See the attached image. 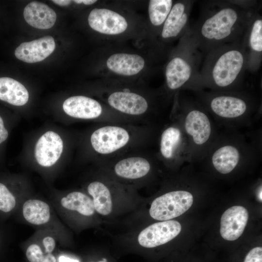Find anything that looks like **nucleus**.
<instances>
[{
	"mask_svg": "<svg viewBox=\"0 0 262 262\" xmlns=\"http://www.w3.org/2000/svg\"><path fill=\"white\" fill-rule=\"evenodd\" d=\"M87 191L92 197L95 211L103 216L110 214L113 209L111 194L108 187L102 182L95 181L87 187Z\"/></svg>",
	"mask_w": 262,
	"mask_h": 262,
	"instance_id": "nucleus-21",
	"label": "nucleus"
},
{
	"mask_svg": "<svg viewBox=\"0 0 262 262\" xmlns=\"http://www.w3.org/2000/svg\"><path fill=\"white\" fill-rule=\"evenodd\" d=\"M181 225L176 220L162 221L142 229L137 236L139 246L152 249L167 243L180 233Z\"/></svg>",
	"mask_w": 262,
	"mask_h": 262,
	"instance_id": "nucleus-8",
	"label": "nucleus"
},
{
	"mask_svg": "<svg viewBox=\"0 0 262 262\" xmlns=\"http://www.w3.org/2000/svg\"><path fill=\"white\" fill-rule=\"evenodd\" d=\"M174 1L172 0H150L148 3V15L150 24L157 33L167 17Z\"/></svg>",
	"mask_w": 262,
	"mask_h": 262,
	"instance_id": "nucleus-25",
	"label": "nucleus"
},
{
	"mask_svg": "<svg viewBox=\"0 0 262 262\" xmlns=\"http://www.w3.org/2000/svg\"><path fill=\"white\" fill-rule=\"evenodd\" d=\"M151 165L146 159L130 157L119 161L114 166V172L118 177L128 180H136L146 176Z\"/></svg>",
	"mask_w": 262,
	"mask_h": 262,
	"instance_id": "nucleus-19",
	"label": "nucleus"
},
{
	"mask_svg": "<svg viewBox=\"0 0 262 262\" xmlns=\"http://www.w3.org/2000/svg\"><path fill=\"white\" fill-rule=\"evenodd\" d=\"M8 136V131L4 126L2 118L0 116V144L5 141Z\"/></svg>",
	"mask_w": 262,
	"mask_h": 262,
	"instance_id": "nucleus-31",
	"label": "nucleus"
},
{
	"mask_svg": "<svg viewBox=\"0 0 262 262\" xmlns=\"http://www.w3.org/2000/svg\"><path fill=\"white\" fill-rule=\"evenodd\" d=\"M55 43L53 38L46 36L21 43L15 51L16 57L28 63L43 61L54 51Z\"/></svg>",
	"mask_w": 262,
	"mask_h": 262,
	"instance_id": "nucleus-13",
	"label": "nucleus"
},
{
	"mask_svg": "<svg viewBox=\"0 0 262 262\" xmlns=\"http://www.w3.org/2000/svg\"><path fill=\"white\" fill-rule=\"evenodd\" d=\"M243 262H262V248L256 246L252 248L245 256Z\"/></svg>",
	"mask_w": 262,
	"mask_h": 262,
	"instance_id": "nucleus-29",
	"label": "nucleus"
},
{
	"mask_svg": "<svg viewBox=\"0 0 262 262\" xmlns=\"http://www.w3.org/2000/svg\"><path fill=\"white\" fill-rule=\"evenodd\" d=\"M107 102L114 109L128 115H141L148 108V103L145 97L130 91L113 92L109 94Z\"/></svg>",
	"mask_w": 262,
	"mask_h": 262,
	"instance_id": "nucleus-12",
	"label": "nucleus"
},
{
	"mask_svg": "<svg viewBox=\"0 0 262 262\" xmlns=\"http://www.w3.org/2000/svg\"><path fill=\"white\" fill-rule=\"evenodd\" d=\"M88 22L93 30L109 36L123 33L129 27L128 21L125 16L105 8L93 9L88 16Z\"/></svg>",
	"mask_w": 262,
	"mask_h": 262,
	"instance_id": "nucleus-9",
	"label": "nucleus"
},
{
	"mask_svg": "<svg viewBox=\"0 0 262 262\" xmlns=\"http://www.w3.org/2000/svg\"><path fill=\"white\" fill-rule=\"evenodd\" d=\"M62 206L69 210L77 211L84 216H91L95 211L92 198L80 192H73L63 197Z\"/></svg>",
	"mask_w": 262,
	"mask_h": 262,
	"instance_id": "nucleus-24",
	"label": "nucleus"
},
{
	"mask_svg": "<svg viewBox=\"0 0 262 262\" xmlns=\"http://www.w3.org/2000/svg\"><path fill=\"white\" fill-rule=\"evenodd\" d=\"M89 262H111L106 258L103 257L96 261H91Z\"/></svg>",
	"mask_w": 262,
	"mask_h": 262,
	"instance_id": "nucleus-34",
	"label": "nucleus"
},
{
	"mask_svg": "<svg viewBox=\"0 0 262 262\" xmlns=\"http://www.w3.org/2000/svg\"><path fill=\"white\" fill-rule=\"evenodd\" d=\"M246 70L242 40L218 47L205 55L200 73V84L229 88L241 82Z\"/></svg>",
	"mask_w": 262,
	"mask_h": 262,
	"instance_id": "nucleus-2",
	"label": "nucleus"
},
{
	"mask_svg": "<svg viewBox=\"0 0 262 262\" xmlns=\"http://www.w3.org/2000/svg\"><path fill=\"white\" fill-rule=\"evenodd\" d=\"M256 1L206 0L202 2L198 20L189 31L203 55L227 44L243 39Z\"/></svg>",
	"mask_w": 262,
	"mask_h": 262,
	"instance_id": "nucleus-1",
	"label": "nucleus"
},
{
	"mask_svg": "<svg viewBox=\"0 0 262 262\" xmlns=\"http://www.w3.org/2000/svg\"><path fill=\"white\" fill-rule=\"evenodd\" d=\"M186 132L197 145H202L209 139L211 133L210 121L203 112L194 109L187 114L184 123Z\"/></svg>",
	"mask_w": 262,
	"mask_h": 262,
	"instance_id": "nucleus-18",
	"label": "nucleus"
},
{
	"mask_svg": "<svg viewBox=\"0 0 262 262\" xmlns=\"http://www.w3.org/2000/svg\"><path fill=\"white\" fill-rule=\"evenodd\" d=\"M0 99L15 106L25 105L29 99V93L18 81L9 77L0 78Z\"/></svg>",
	"mask_w": 262,
	"mask_h": 262,
	"instance_id": "nucleus-20",
	"label": "nucleus"
},
{
	"mask_svg": "<svg viewBox=\"0 0 262 262\" xmlns=\"http://www.w3.org/2000/svg\"><path fill=\"white\" fill-rule=\"evenodd\" d=\"M59 262H80L77 259L70 258L65 256H61L59 257Z\"/></svg>",
	"mask_w": 262,
	"mask_h": 262,
	"instance_id": "nucleus-32",
	"label": "nucleus"
},
{
	"mask_svg": "<svg viewBox=\"0 0 262 262\" xmlns=\"http://www.w3.org/2000/svg\"><path fill=\"white\" fill-rule=\"evenodd\" d=\"M22 213L24 218L34 225H42L49 221L50 209L46 202L37 199H30L23 205Z\"/></svg>",
	"mask_w": 262,
	"mask_h": 262,
	"instance_id": "nucleus-23",
	"label": "nucleus"
},
{
	"mask_svg": "<svg viewBox=\"0 0 262 262\" xmlns=\"http://www.w3.org/2000/svg\"><path fill=\"white\" fill-rule=\"evenodd\" d=\"M193 203V195L189 192L171 191L156 198L151 204L149 213L154 219L169 220L186 212Z\"/></svg>",
	"mask_w": 262,
	"mask_h": 262,
	"instance_id": "nucleus-4",
	"label": "nucleus"
},
{
	"mask_svg": "<svg viewBox=\"0 0 262 262\" xmlns=\"http://www.w3.org/2000/svg\"><path fill=\"white\" fill-rule=\"evenodd\" d=\"M16 205L15 196L8 187L0 182V212L9 213L14 210Z\"/></svg>",
	"mask_w": 262,
	"mask_h": 262,
	"instance_id": "nucleus-27",
	"label": "nucleus"
},
{
	"mask_svg": "<svg viewBox=\"0 0 262 262\" xmlns=\"http://www.w3.org/2000/svg\"><path fill=\"white\" fill-rule=\"evenodd\" d=\"M23 15L26 21L31 26L39 29H48L55 23L56 14L47 5L32 1L25 7Z\"/></svg>",
	"mask_w": 262,
	"mask_h": 262,
	"instance_id": "nucleus-17",
	"label": "nucleus"
},
{
	"mask_svg": "<svg viewBox=\"0 0 262 262\" xmlns=\"http://www.w3.org/2000/svg\"><path fill=\"white\" fill-rule=\"evenodd\" d=\"M203 56L193 39L189 28L171 52L165 66L167 88L174 91L191 83L200 84Z\"/></svg>",
	"mask_w": 262,
	"mask_h": 262,
	"instance_id": "nucleus-3",
	"label": "nucleus"
},
{
	"mask_svg": "<svg viewBox=\"0 0 262 262\" xmlns=\"http://www.w3.org/2000/svg\"><path fill=\"white\" fill-rule=\"evenodd\" d=\"M107 69L111 72L123 76L138 74L145 68L146 61L141 55L128 53H115L106 61Z\"/></svg>",
	"mask_w": 262,
	"mask_h": 262,
	"instance_id": "nucleus-14",
	"label": "nucleus"
},
{
	"mask_svg": "<svg viewBox=\"0 0 262 262\" xmlns=\"http://www.w3.org/2000/svg\"><path fill=\"white\" fill-rule=\"evenodd\" d=\"M63 150V142L61 137L53 131H48L36 143L35 158L40 165L49 167L58 161Z\"/></svg>",
	"mask_w": 262,
	"mask_h": 262,
	"instance_id": "nucleus-10",
	"label": "nucleus"
},
{
	"mask_svg": "<svg viewBox=\"0 0 262 262\" xmlns=\"http://www.w3.org/2000/svg\"><path fill=\"white\" fill-rule=\"evenodd\" d=\"M43 244L45 248V252L47 253H51L55 247V240L50 236L45 237L43 240Z\"/></svg>",
	"mask_w": 262,
	"mask_h": 262,
	"instance_id": "nucleus-30",
	"label": "nucleus"
},
{
	"mask_svg": "<svg viewBox=\"0 0 262 262\" xmlns=\"http://www.w3.org/2000/svg\"><path fill=\"white\" fill-rule=\"evenodd\" d=\"M131 140L128 130L117 126H105L95 130L90 141L93 149L98 153H113L126 146Z\"/></svg>",
	"mask_w": 262,
	"mask_h": 262,
	"instance_id": "nucleus-7",
	"label": "nucleus"
},
{
	"mask_svg": "<svg viewBox=\"0 0 262 262\" xmlns=\"http://www.w3.org/2000/svg\"><path fill=\"white\" fill-rule=\"evenodd\" d=\"M209 106L215 114L227 118L239 117L244 114L248 108L245 99L229 95L213 96L209 101Z\"/></svg>",
	"mask_w": 262,
	"mask_h": 262,
	"instance_id": "nucleus-16",
	"label": "nucleus"
},
{
	"mask_svg": "<svg viewBox=\"0 0 262 262\" xmlns=\"http://www.w3.org/2000/svg\"><path fill=\"white\" fill-rule=\"evenodd\" d=\"M63 108L67 115L80 119H94L99 117L102 107L97 100L84 96H74L65 100Z\"/></svg>",
	"mask_w": 262,
	"mask_h": 262,
	"instance_id": "nucleus-15",
	"label": "nucleus"
},
{
	"mask_svg": "<svg viewBox=\"0 0 262 262\" xmlns=\"http://www.w3.org/2000/svg\"><path fill=\"white\" fill-rule=\"evenodd\" d=\"M26 255L30 262H56V258L52 254L44 255L36 244H32L28 247Z\"/></svg>",
	"mask_w": 262,
	"mask_h": 262,
	"instance_id": "nucleus-28",
	"label": "nucleus"
},
{
	"mask_svg": "<svg viewBox=\"0 0 262 262\" xmlns=\"http://www.w3.org/2000/svg\"><path fill=\"white\" fill-rule=\"evenodd\" d=\"M181 137L180 130L169 127L162 133L160 141V152L164 158L170 159L174 156Z\"/></svg>",
	"mask_w": 262,
	"mask_h": 262,
	"instance_id": "nucleus-26",
	"label": "nucleus"
},
{
	"mask_svg": "<svg viewBox=\"0 0 262 262\" xmlns=\"http://www.w3.org/2000/svg\"><path fill=\"white\" fill-rule=\"evenodd\" d=\"M248 220V212L243 206L236 205L228 209L220 220L221 237L228 241H234L243 233Z\"/></svg>",
	"mask_w": 262,
	"mask_h": 262,
	"instance_id": "nucleus-11",
	"label": "nucleus"
},
{
	"mask_svg": "<svg viewBox=\"0 0 262 262\" xmlns=\"http://www.w3.org/2000/svg\"><path fill=\"white\" fill-rule=\"evenodd\" d=\"M194 2L191 0L174 1L159 34L161 43H171L185 34L190 27L189 18Z\"/></svg>",
	"mask_w": 262,
	"mask_h": 262,
	"instance_id": "nucleus-5",
	"label": "nucleus"
},
{
	"mask_svg": "<svg viewBox=\"0 0 262 262\" xmlns=\"http://www.w3.org/2000/svg\"><path fill=\"white\" fill-rule=\"evenodd\" d=\"M240 153L237 148L231 145L222 147L213 154L212 163L215 169L223 174L231 172L238 164Z\"/></svg>",
	"mask_w": 262,
	"mask_h": 262,
	"instance_id": "nucleus-22",
	"label": "nucleus"
},
{
	"mask_svg": "<svg viewBox=\"0 0 262 262\" xmlns=\"http://www.w3.org/2000/svg\"><path fill=\"white\" fill-rule=\"evenodd\" d=\"M259 9L252 15L242 39L246 58V70L254 73L260 68L262 58V17Z\"/></svg>",
	"mask_w": 262,
	"mask_h": 262,
	"instance_id": "nucleus-6",
	"label": "nucleus"
},
{
	"mask_svg": "<svg viewBox=\"0 0 262 262\" xmlns=\"http://www.w3.org/2000/svg\"><path fill=\"white\" fill-rule=\"evenodd\" d=\"M52 2L60 6H67L69 5L72 1L68 0H53Z\"/></svg>",
	"mask_w": 262,
	"mask_h": 262,
	"instance_id": "nucleus-33",
	"label": "nucleus"
}]
</instances>
